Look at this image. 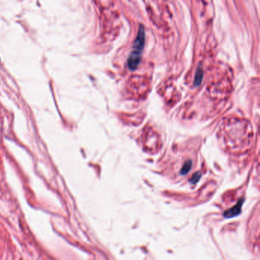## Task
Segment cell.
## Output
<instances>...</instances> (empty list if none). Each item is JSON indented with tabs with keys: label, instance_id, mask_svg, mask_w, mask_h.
I'll use <instances>...</instances> for the list:
<instances>
[{
	"label": "cell",
	"instance_id": "obj_2",
	"mask_svg": "<svg viewBox=\"0 0 260 260\" xmlns=\"http://www.w3.org/2000/svg\"><path fill=\"white\" fill-rule=\"evenodd\" d=\"M141 60V52L133 50L130 53L127 59V67L130 70H134L139 66Z\"/></svg>",
	"mask_w": 260,
	"mask_h": 260
},
{
	"label": "cell",
	"instance_id": "obj_3",
	"mask_svg": "<svg viewBox=\"0 0 260 260\" xmlns=\"http://www.w3.org/2000/svg\"><path fill=\"white\" fill-rule=\"evenodd\" d=\"M243 198H240L238 201L237 204L236 205L233 206L230 209H228L227 210H226L223 213V217H226V218H232V217L239 215L241 213V210H242V204H243Z\"/></svg>",
	"mask_w": 260,
	"mask_h": 260
},
{
	"label": "cell",
	"instance_id": "obj_5",
	"mask_svg": "<svg viewBox=\"0 0 260 260\" xmlns=\"http://www.w3.org/2000/svg\"><path fill=\"white\" fill-rule=\"evenodd\" d=\"M191 166H192V162L191 160H188L187 162H185V164L183 165L182 168H181V171H180V173L181 175H185V174L188 173L191 169Z\"/></svg>",
	"mask_w": 260,
	"mask_h": 260
},
{
	"label": "cell",
	"instance_id": "obj_6",
	"mask_svg": "<svg viewBox=\"0 0 260 260\" xmlns=\"http://www.w3.org/2000/svg\"><path fill=\"white\" fill-rule=\"evenodd\" d=\"M200 178H201V173H199V172H196V173L193 175L192 178H191L190 182H191V184H196L197 181H199Z\"/></svg>",
	"mask_w": 260,
	"mask_h": 260
},
{
	"label": "cell",
	"instance_id": "obj_1",
	"mask_svg": "<svg viewBox=\"0 0 260 260\" xmlns=\"http://www.w3.org/2000/svg\"><path fill=\"white\" fill-rule=\"evenodd\" d=\"M145 43V30L143 25H140L138 29V32L136 35V39L133 43V50L141 52L144 47Z\"/></svg>",
	"mask_w": 260,
	"mask_h": 260
},
{
	"label": "cell",
	"instance_id": "obj_4",
	"mask_svg": "<svg viewBox=\"0 0 260 260\" xmlns=\"http://www.w3.org/2000/svg\"><path fill=\"white\" fill-rule=\"evenodd\" d=\"M202 80H203V70L201 69V68H198L197 72H196L195 77H194V85H195V86H198V85H201Z\"/></svg>",
	"mask_w": 260,
	"mask_h": 260
}]
</instances>
